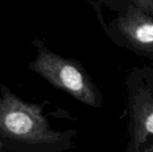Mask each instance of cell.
<instances>
[{"label": "cell", "instance_id": "277c9868", "mask_svg": "<svg viewBox=\"0 0 153 152\" xmlns=\"http://www.w3.org/2000/svg\"><path fill=\"white\" fill-rule=\"evenodd\" d=\"M132 116L134 122V145L138 149L153 133V99L150 90H141L134 98Z\"/></svg>", "mask_w": 153, "mask_h": 152}, {"label": "cell", "instance_id": "5b68a950", "mask_svg": "<svg viewBox=\"0 0 153 152\" xmlns=\"http://www.w3.org/2000/svg\"><path fill=\"white\" fill-rule=\"evenodd\" d=\"M136 7L149 15L153 13V0H132Z\"/></svg>", "mask_w": 153, "mask_h": 152}, {"label": "cell", "instance_id": "7a4b0ae2", "mask_svg": "<svg viewBox=\"0 0 153 152\" xmlns=\"http://www.w3.org/2000/svg\"><path fill=\"white\" fill-rule=\"evenodd\" d=\"M30 68L79 101L93 108L101 106L99 90L77 62L59 56L48 50H42L30 65Z\"/></svg>", "mask_w": 153, "mask_h": 152}, {"label": "cell", "instance_id": "6da1fadb", "mask_svg": "<svg viewBox=\"0 0 153 152\" xmlns=\"http://www.w3.org/2000/svg\"><path fill=\"white\" fill-rule=\"evenodd\" d=\"M0 133L33 144H52L61 139V133L49 128L39 107L27 104L9 91L0 98Z\"/></svg>", "mask_w": 153, "mask_h": 152}, {"label": "cell", "instance_id": "3957f363", "mask_svg": "<svg viewBox=\"0 0 153 152\" xmlns=\"http://www.w3.org/2000/svg\"><path fill=\"white\" fill-rule=\"evenodd\" d=\"M118 29L129 43L138 50L153 51L152 16L134 5H130L118 21Z\"/></svg>", "mask_w": 153, "mask_h": 152}]
</instances>
